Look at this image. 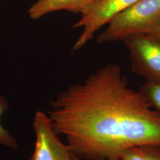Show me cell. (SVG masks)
<instances>
[{
	"label": "cell",
	"mask_w": 160,
	"mask_h": 160,
	"mask_svg": "<svg viewBox=\"0 0 160 160\" xmlns=\"http://www.w3.org/2000/svg\"><path fill=\"white\" fill-rule=\"evenodd\" d=\"M46 113L83 160L119 159L132 147L160 145V114L131 88L118 64H109L50 102Z\"/></svg>",
	"instance_id": "obj_1"
},
{
	"label": "cell",
	"mask_w": 160,
	"mask_h": 160,
	"mask_svg": "<svg viewBox=\"0 0 160 160\" xmlns=\"http://www.w3.org/2000/svg\"><path fill=\"white\" fill-rule=\"evenodd\" d=\"M160 19V0H138L114 17L96 38L98 43L123 40L133 34L148 33Z\"/></svg>",
	"instance_id": "obj_2"
},
{
	"label": "cell",
	"mask_w": 160,
	"mask_h": 160,
	"mask_svg": "<svg viewBox=\"0 0 160 160\" xmlns=\"http://www.w3.org/2000/svg\"><path fill=\"white\" fill-rule=\"evenodd\" d=\"M129 52L132 71L146 81L160 82V42L147 33L133 34L122 40Z\"/></svg>",
	"instance_id": "obj_3"
},
{
	"label": "cell",
	"mask_w": 160,
	"mask_h": 160,
	"mask_svg": "<svg viewBox=\"0 0 160 160\" xmlns=\"http://www.w3.org/2000/svg\"><path fill=\"white\" fill-rule=\"evenodd\" d=\"M33 127L35 143L33 152L28 160H73L68 145L60 139L47 113L41 110L36 112Z\"/></svg>",
	"instance_id": "obj_4"
},
{
	"label": "cell",
	"mask_w": 160,
	"mask_h": 160,
	"mask_svg": "<svg viewBox=\"0 0 160 160\" xmlns=\"http://www.w3.org/2000/svg\"><path fill=\"white\" fill-rule=\"evenodd\" d=\"M138 0H100L87 11L81 14L74 28H82V32L73 46V51L80 50L92 40L95 33L117 15Z\"/></svg>",
	"instance_id": "obj_5"
},
{
	"label": "cell",
	"mask_w": 160,
	"mask_h": 160,
	"mask_svg": "<svg viewBox=\"0 0 160 160\" xmlns=\"http://www.w3.org/2000/svg\"><path fill=\"white\" fill-rule=\"evenodd\" d=\"M100 0H38L30 7L29 17L38 20L52 12L66 10L81 14Z\"/></svg>",
	"instance_id": "obj_6"
},
{
	"label": "cell",
	"mask_w": 160,
	"mask_h": 160,
	"mask_svg": "<svg viewBox=\"0 0 160 160\" xmlns=\"http://www.w3.org/2000/svg\"><path fill=\"white\" fill-rule=\"evenodd\" d=\"M8 108V103L0 94V145L9 148L17 149L18 144L17 140L2 124L1 118Z\"/></svg>",
	"instance_id": "obj_7"
},
{
	"label": "cell",
	"mask_w": 160,
	"mask_h": 160,
	"mask_svg": "<svg viewBox=\"0 0 160 160\" xmlns=\"http://www.w3.org/2000/svg\"><path fill=\"white\" fill-rule=\"evenodd\" d=\"M139 92L147 98L152 108L160 114V82L146 81Z\"/></svg>",
	"instance_id": "obj_8"
},
{
	"label": "cell",
	"mask_w": 160,
	"mask_h": 160,
	"mask_svg": "<svg viewBox=\"0 0 160 160\" xmlns=\"http://www.w3.org/2000/svg\"><path fill=\"white\" fill-rule=\"evenodd\" d=\"M120 160H149L141 147H132L124 149L120 155Z\"/></svg>",
	"instance_id": "obj_9"
},
{
	"label": "cell",
	"mask_w": 160,
	"mask_h": 160,
	"mask_svg": "<svg viewBox=\"0 0 160 160\" xmlns=\"http://www.w3.org/2000/svg\"><path fill=\"white\" fill-rule=\"evenodd\" d=\"M145 151L149 160H160V145H151L141 147Z\"/></svg>",
	"instance_id": "obj_10"
},
{
	"label": "cell",
	"mask_w": 160,
	"mask_h": 160,
	"mask_svg": "<svg viewBox=\"0 0 160 160\" xmlns=\"http://www.w3.org/2000/svg\"><path fill=\"white\" fill-rule=\"evenodd\" d=\"M148 34L151 35L160 42V19L155 23Z\"/></svg>",
	"instance_id": "obj_11"
},
{
	"label": "cell",
	"mask_w": 160,
	"mask_h": 160,
	"mask_svg": "<svg viewBox=\"0 0 160 160\" xmlns=\"http://www.w3.org/2000/svg\"><path fill=\"white\" fill-rule=\"evenodd\" d=\"M73 160H81V159H79V158H76V157H75L74 156H73ZM120 160L119 159H116V160Z\"/></svg>",
	"instance_id": "obj_12"
}]
</instances>
